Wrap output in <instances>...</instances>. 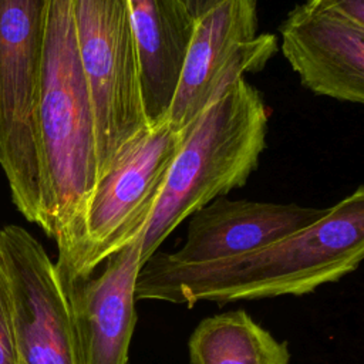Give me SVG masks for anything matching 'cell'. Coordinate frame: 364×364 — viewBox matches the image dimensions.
I'll return each instance as SVG.
<instances>
[{
    "label": "cell",
    "mask_w": 364,
    "mask_h": 364,
    "mask_svg": "<svg viewBox=\"0 0 364 364\" xmlns=\"http://www.w3.org/2000/svg\"><path fill=\"white\" fill-rule=\"evenodd\" d=\"M364 256V188L310 226L269 246L205 264H176L156 250L139 269L136 300L193 306L301 296L353 273Z\"/></svg>",
    "instance_id": "obj_1"
},
{
    "label": "cell",
    "mask_w": 364,
    "mask_h": 364,
    "mask_svg": "<svg viewBox=\"0 0 364 364\" xmlns=\"http://www.w3.org/2000/svg\"><path fill=\"white\" fill-rule=\"evenodd\" d=\"M36 136L41 178L37 225L63 252L75 239L97 182L94 115L71 0H50Z\"/></svg>",
    "instance_id": "obj_2"
},
{
    "label": "cell",
    "mask_w": 364,
    "mask_h": 364,
    "mask_svg": "<svg viewBox=\"0 0 364 364\" xmlns=\"http://www.w3.org/2000/svg\"><path fill=\"white\" fill-rule=\"evenodd\" d=\"M266 131L264 101L243 77L218 94L189 127L139 235L141 266L181 222L247 182L264 149Z\"/></svg>",
    "instance_id": "obj_3"
},
{
    "label": "cell",
    "mask_w": 364,
    "mask_h": 364,
    "mask_svg": "<svg viewBox=\"0 0 364 364\" xmlns=\"http://www.w3.org/2000/svg\"><path fill=\"white\" fill-rule=\"evenodd\" d=\"M168 121L128 141L97 179L73 243L58 252V280L92 274L145 228L186 132Z\"/></svg>",
    "instance_id": "obj_4"
},
{
    "label": "cell",
    "mask_w": 364,
    "mask_h": 364,
    "mask_svg": "<svg viewBox=\"0 0 364 364\" xmlns=\"http://www.w3.org/2000/svg\"><path fill=\"white\" fill-rule=\"evenodd\" d=\"M75 46L95 129L97 179L148 128L128 0H71Z\"/></svg>",
    "instance_id": "obj_5"
},
{
    "label": "cell",
    "mask_w": 364,
    "mask_h": 364,
    "mask_svg": "<svg viewBox=\"0 0 364 364\" xmlns=\"http://www.w3.org/2000/svg\"><path fill=\"white\" fill-rule=\"evenodd\" d=\"M50 0H0V166L18 212L37 223L36 109Z\"/></svg>",
    "instance_id": "obj_6"
},
{
    "label": "cell",
    "mask_w": 364,
    "mask_h": 364,
    "mask_svg": "<svg viewBox=\"0 0 364 364\" xmlns=\"http://www.w3.org/2000/svg\"><path fill=\"white\" fill-rule=\"evenodd\" d=\"M256 30V0H225L196 20L166 118L175 129L189 128L229 84L276 54L277 38Z\"/></svg>",
    "instance_id": "obj_7"
},
{
    "label": "cell",
    "mask_w": 364,
    "mask_h": 364,
    "mask_svg": "<svg viewBox=\"0 0 364 364\" xmlns=\"http://www.w3.org/2000/svg\"><path fill=\"white\" fill-rule=\"evenodd\" d=\"M17 364H75L67 301L54 262L26 229H0Z\"/></svg>",
    "instance_id": "obj_8"
},
{
    "label": "cell",
    "mask_w": 364,
    "mask_h": 364,
    "mask_svg": "<svg viewBox=\"0 0 364 364\" xmlns=\"http://www.w3.org/2000/svg\"><path fill=\"white\" fill-rule=\"evenodd\" d=\"M139 235L109 255L98 276L58 280L68 307L75 364H128L136 323Z\"/></svg>",
    "instance_id": "obj_9"
},
{
    "label": "cell",
    "mask_w": 364,
    "mask_h": 364,
    "mask_svg": "<svg viewBox=\"0 0 364 364\" xmlns=\"http://www.w3.org/2000/svg\"><path fill=\"white\" fill-rule=\"evenodd\" d=\"M279 31L283 55L307 90L364 102V24L303 3L287 14Z\"/></svg>",
    "instance_id": "obj_10"
},
{
    "label": "cell",
    "mask_w": 364,
    "mask_h": 364,
    "mask_svg": "<svg viewBox=\"0 0 364 364\" xmlns=\"http://www.w3.org/2000/svg\"><path fill=\"white\" fill-rule=\"evenodd\" d=\"M328 208L219 196L189 216L185 243L161 252L171 263L205 264L269 246L317 222Z\"/></svg>",
    "instance_id": "obj_11"
},
{
    "label": "cell",
    "mask_w": 364,
    "mask_h": 364,
    "mask_svg": "<svg viewBox=\"0 0 364 364\" xmlns=\"http://www.w3.org/2000/svg\"><path fill=\"white\" fill-rule=\"evenodd\" d=\"M148 128L166 121L196 20L182 0H128Z\"/></svg>",
    "instance_id": "obj_12"
},
{
    "label": "cell",
    "mask_w": 364,
    "mask_h": 364,
    "mask_svg": "<svg viewBox=\"0 0 364 364\" xmlns=\"http://www.w3.org/2000/svg\"><path fill=\"white\" fill-rule=\"evenodd\" d=\"M191 364H289L286 341H279L245 310L203 318L191 334Z\"/></svg>",
    "instance_id": "obj_13"
},
{
    "label": "cell",
    "mask_w": 364,
    "mask_h": 364,
    "mask_svg": "<svg viewBox=\"0 0 364 364\" xmlns=\"http://www.w3.org/2000/svg\"><path fill=\"white\" fill-rule=\"evenodd\" d=\"M0 364H17L7 274L0 256Z\"/></svg>",
    "instance_id": "obj_14"
},
{
    "label": "cell",
    "mask_w": 364,
    "mask_h": 364,
    "mask_svg": "<svg viewBox=\"0 0 364 364\" xmlns=\"http://www.w3.org/2000/svg\"><path fill=\"white\" fill-rule=\"evenodd\" d=\"M311 9L327 10L364 24V0H306Z\"/></svg>",
    "instance_id": "obj_15"
},
{
    "label": "cell",
    "mask_w": 364,
    "mask_h": 364,
    "mask_svg": "<svg viewBox=\"0 0 364 364\" xmlns=\"http://www.w3.org/2000/svg\"><path fill=\"white\" fill-rule=\"evenodd\" d=\"M186 6L188 11L195 20H199L203 14H206L209 10L215 9L225 0H182Z\"/></svg>",
    "instance_id": "obj_16"
}]
</instances>
